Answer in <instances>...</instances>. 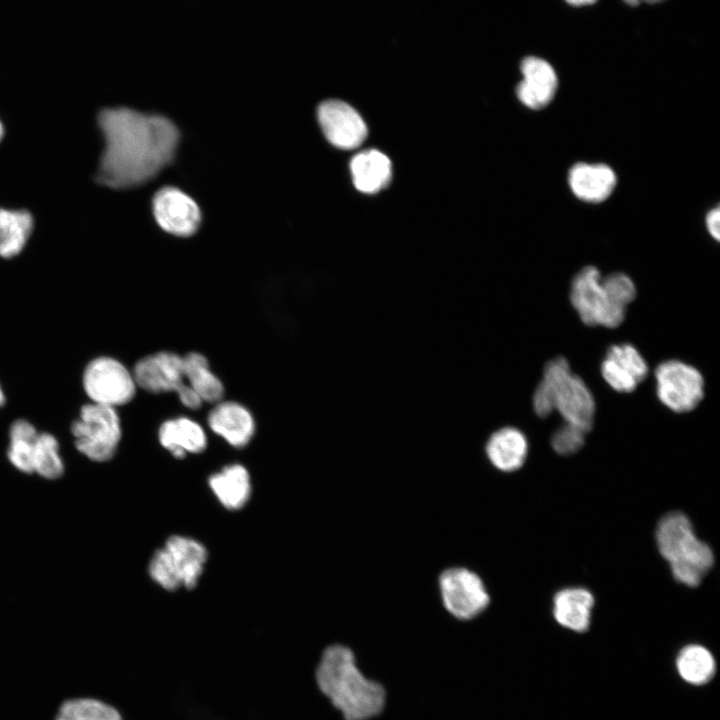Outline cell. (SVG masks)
Instances as JSON below:
<instances>
[{
    "label": "cell",
    "mask_w": 720,
    "mask_h": 720,
    "mask_svg": "<svg viewBox=\"0 0 720 720\" xmlns=\"http://www.w3.org/2000/svg\"><path fill=\"white\" fill-rule=\"evenodd\" d=\"M55 720H123L113 706L88 697L72 698L58 708Z\"/></svg>",
    "instance_id": "obj_27"
},
{
    "label": "cell",
    "mask_w": 720,
    "mask_h": 720,
    "mask_svg": "<svg viewBox=\"0 0 720 720\" xmlns=\"http://www.w3.org/2000/svg\"><path fill=\"white\" fill-rule=\"evenodd\" d=\"M184 378L194 392L207 403L216 404L224 396L222 381L214 374L208 359L199 352H189L183 356Z\"/></svg>",
    "instance_id": "obj_23"
},
{
    "label": "cell",
    "mask_w": 720,
    "mask_h": 720,
    "mask_svg": "<svg viewBox=\"0 0 720 720\" xmlns=\"http://www.w3.org/2000/svg\"><path fill=\"white\" fill-rule=\"evenodd\" d=\"M593 604L594 598L588 590L567 588L555 595L553 614L561 626L576 632H584L590 625Z\"/></svg>",
    "instance_id": "obj_22"
},
{
    "label": "cell",
    "mask_w": 720,
    "mask_h": 720,
    "mask_svg": "<svg viewBox=\"0 0 720 720\" xmlns=\"http://www.w3.org/2000/svg\"><path fill=\"white\" fill-rule=\"evenodd\" d=\"M656 541L660 554L681 584L698 586L713 565L711 548L696 537L690 520L681 512H671L659 521Z\"/></svg>",
    "instance_id": "obj_5"
},
{
    "label": "cell",
    "mask_w": 720,
    "mask_h": 720,
    "mask_svg": "<svg viewBox=\"0 0 720 720\" xmlns=\"http://www.w3.org/2000/svg\"><path fill=\"white\" fill-rule=\"evenodd\" d=\"M534 412L542 418L556 410L566 423L589 432L593 425L595 401L585 382L571 372L568 361L557 357L544 367L543 377L532 398Z\"/></svg>",
    "instance_id": "obj_4"
},
{
    "label": "cell",
    "mask_w": 720,
    "mask_h": 720,
    "mask_svg": "<svg viewBox=\"0 0 720 720\" xmlns=\"http://www.w3.org/2000/svg\"><path fill=\"white\" fill-rule=\"evenodd\" d=\"M317 117L326 139L339 149L357 148L367 136V126L360 114L343 101L322 102Z\"/></svg>",
    "instance_id": "obj_11"
},
{
    "label": "cell",
    "mask_w": 720,
    "mask_h": 720,
    "mask_svg": "<svg viewBox=\"0 0 720 720\" xmlns=\"http://www.w3.org/2000/svg\"><path fill=\"white\" fill-rule=\"evenodd\" d=\"M640 1H641V4H642V3H646V4H657V3H661V2H663V1H665V0H640Z\"/></svg>",
    "instance_id": "obj_34"
},
{
    "label": "cell",
    "mask_w": 720,
    "mask_h": 720,
    "mask_svg": "<svg viewBox=\"0 0 720 720\" xmlns=\"http://www.w3.org/2000/svg\"><path fill=\"white\" fill-rule=\"evenodd\" d=\"M58 440L50 433H38L33 453V473L48 480H56L64 473Z\"/></svg>",
    "instance_id": "obj_28"
},
{
    "label": "cell",
    "mask_w": 720,
    "mask_h": 720,
    "mask_svg": "<svg viewBox=\"0 0 720 720\" xmlns=\"http://www.w3.org/2000/svg\"><path fill=\"white\" fill-rule=\"evenodd\" d=\"M33 229V218L25 210L0 208V257L11 258L24 248Z\"/></svg>",
    "instance_id": "obj_24"
},
{
    "label": "cell",
    "mask_w": 720,
    "mask_h": 720,
    "mask_svg": "<svg viewBox=\"0 0 720 720\" xmlns=\"http://www.w3.org/2000/svg\"><path fill=\"white\" fill-rule=\"evenodd\" d=\"M705 224L710 235L715 239L720 238V208L716 206L706 214Z\"/></svg>",
    "instance_id": "obj_31"
},
{
    "label": "cell",
    "mask_w": 720,
    "mask_h": 720,
    "mask_svg": "<svg viewBox=\"0 0 720 720\" xmlns=\"http://www.w3.org/2000/svg\"><path fill=\"white\" fill-rule=\"evenodd\" d=\"M4 402H5V396H4L1 386H0V407L4 404Z\"/></svg>",
    "instance_id": "obj_35"
},
{
    "label": "cell",
    "mask_w": 720,
    "mask_h": 720,
    "mask_svg": "<svg viewBox=\"0 0 720 720\" xmlns=\"http://www.w3.org/2000/svg\"><path fill=\"white\" fill-rule=\"evenodd\" d=\"M83 387L92 403L114 408L129 403L137 390L132 371L108 356L88 363L83 373Z\"/></svg>",
    "instance_id": "obj_8"
},
{
    "label": "cell",
    "mask_w": 720,
    "mask_h": 720,
    "mask_svg": "<svg viewBox=\"0 0 720 720\" xmlns=\"http://www.w3.org/2000/svg\"><path fill=\"white\" fill-rule=\"evenodd\" d=\"M207 555L199 541L181 535L170 536L151 557L149 576L168 591L180 587L193 589L202 575Z\"/></svg>",
    "instance_id": "obj_6"
},
{
    "label": "cell",
    "mask_w": 720,
    "mask_h": 720,
    "mask_svg": "<svg viewBox=\"0 0 720 720\" xmlns=\"http://www.w3.org/2000/svg\"><path fill=\"white\" fill-rule=\"evenodd\" d=\"M522 80L516 87L519 101L532 110H539L553 100L558 77L553 66L543 58L527 56L520 64Z\"/></svg>",
    "instance_id": "obj_15"
},
{
    "label": "cell",
    "mask_w": 720,
    "mask_h": 720,
    "mask_svg": "<svg viewBox=\"0 0 720 720\" xmlns=\"http://www.w3.org/2000/svg\"><path fill=\"white\" fill-rule=\"evenodd\" d=\"M635 297L636 287L629 276L615 272L603 277L594 266L584 267L571 283V304L588 326L618 327Z\"/></svg>",
    "instance_id": "obj_3"
},
{
    "label": "cell",
    "mask_w": 720,
    "mask_h": 720,
    "mask_svg": "<svg viewBox=\"0 0 720 720\" xmlns=\"http://www.w3.org/2000/svg\"><path fill=\"white\" fill-rule=\"evenodd\" d=\"M445 610L459 620L479 616L489 605L490 597L481 577L465 567L444 570L438 579Z\"/></svg>",
    "instance_id": "obj_9"
},
{
    "label": "cell",
    "mask_w": 720,
    "mask_h": 720,
    "mask_svg": "<svg viewBox=\"0 0 720 720\" xmlns=\"http://www.w3.org/2000/svg\"><path fill=\"white\" fill-rule=\"evenodd\" d=\"M354 186L363 193H376L385 188L392 177L390 159L371 149L356 154L350 162Z\"/></svg>",
    "instance_id": "obj_20"
},
{
    "label": "cell",
    "mask_w": 720,
    "mask_h": 720,
    "mask_svg": "<svg viewBox=\"0 0 720 720\" xmlns=\"http://www.w3.org/2000/svg\"><path fill=\"white\" fill-rule=\"evenodd\" d=\"M316 681L346 720H368L383 709V687L363 676L353 652L344 645L335 644L324 650Z\"/></svg>",
    "instance_id": "obj_2"
},
{
    "label": "cell",
    "mask_w": 720,
    "mask_h": 720,
    "mask_svg": "<svg viewBox=\"0 0 720 720\" xmlns=\"http://www.w3.org/2000/svg\"><path fill=\"white\" fill-rule=\"evenodd\" d=\"M568 184L578 199L589 203H600L613 193L617 176L606 164L580 162L570 168Z\"/></svg>",
    "instance_id": "obj_18"
},
{
    "label": "cell",
    "mask_w": 720,
    "mask_h": 720,
    "mask_svg": "<svg viewBox=\"0 0 720 720\" xmlns=\"http://www.w3.org/2000/svg\"><path fill=\"white\" fill-rule=\"evenodd\" d=\"M137 387L152 393H177L185 384L183 356L159 351L138 360L132 370Z\"/></svg>",
    "instance_id": "obj_12"
},
{
    "label": "cell",
    "mask_w": 720,
    "mask_h": 720,
    "mask_svg": "<svg viewBox=\"0 0 720 720\" xmlns=\"http://www.w3.org/2000/svg\"><path fill=\"white\" fill-rule=\"evenodd\" d=\"M208 484L218 501L229 510L242 508L251 494V480L248 470L235 463L212 474Z\"/></svg>",
    "instance_id": "obj_21"
},
{
    "label": "cell",
    "mask_w": 720,
    "mask_h": 720,
    "mask_svg": "<svg viewBox=\"0 0 720 720\" xmlns=\"http://www.w3.org/2000/svg\"><path fill=\"white\" fill-rule=\"evenodd\" d=\"M98 125L105 143L96 174L100 184L114 189L144 184L174 159L180 135L166 117L105 108Z\"/></svg>",
    "instance_id": "obj_1"
},
{
    "label": "cell",
    "mask_w": 720,
    "mask_h": 720,
    "mask_svg": "<svg viewBox=\"0 0 720 720\" xmlns=\"http://www.w3.org/2000/svg\"><path fill=\"white\" fill-rule=\"evenodd\" d=\"M622 1L629 6H638L641 4L640 0H622Z\"/></svg>",
    "instance_id": "obj_33"
},
{
    "label": "cell",
    "mask_w": 720,
    "mask_h": 720,
    "mask_svg": "<svg viewBox=\"0 0 720 720\" xmlns=\"http://www.w3.org/2000/svg\"><path fill=\"white\" fill-rule=\"evenodd\" d=\"M38 432L24 419L14 421L9 431L8 459L20 472L33 473V453Z\"/></svg>",
    "instance_id": "obj_26"
},
{
    "label": "cell",
    "mask_w": 720,
    "mask_h": 720,
    "mask_svg": "<svg viewBox=\"0 0 720 720\" xmlns=\"http://www.w3.org/2000/svg\"><path fill=\"white\" fill-rule=\"evenodd\" d=\"M676 668L680 677L692 685H704L709 682L716 670L712 653L697 644L682 648L676 658Z\"/></svg>",
    "instance_id": "obj_25"
},
{
    "label": "cell",
    "mask_w": 720,
    "mask_h": 720,
    "mask_svg": "<svg viewBox=\"0 0 720 720\" xmlns=\"http://www.w3.org/2000/svg\"><path fill=\"white\" fill-rule=\"evenodd\" d=\"M209 428L234 448H244L253 438L256 423L252 413L236 401H219L208 414Z\"/></svg>",
    "instance_id": "obj_16"
},
{
    "label": "cell",
    "mask_w": 720,
    "mask_h": 720,
    "mask_svg": "<svg viewBox=\"0 0 720 720\" xmlns=\"http://www.w3.org/2000/svg\"><path fill=\"white\" fill-rule=\"evenodd\" d=\"M3 134H4V129H3L2 123L0 122V140H1L2 137H3Z\"/></svg>",
    "instance_id": "obj_36"
},
{
    "label": "cell",
    "mask_w": 720,
    "mask_h": 720,
    "mask_svg": "<svg viewBox=\"0 0 720 720\" xmlns=\"http://www.w3.org/2000/svg\"><path fill=\"white\" fill-rule=\"evenodd\" d=\"M153 213L164 231L180 237L194 234L201 221L196 202L175 187H164L154 195Z\"/></svg>",
    "instance_id": "obj_13"
},
{
    "label": "cell",
    "mask_w": 720,
    "mask_h": 720,
    "mask_svg": "<svg viewBox=\"0 0 720 720\" xmlns=\"http://www.w3.org/2000/svg\"><path fill=\"white\" fill-rule=\"evenodd\" d=\"M568 5L573 7H584L595 4L598 0H564Z\"/></svg>",
    "instance_id": "obj_32"
},
{
    "label": "cell",
    "mask_w": 720,
    "mask_h": 720,
    "mask_svg": "<svg viewBox=\"0 0 720 720\" xmlns=\"http://www.w3.org/2000/svg\"><path fill=\"white\" fill-rule=\"evenodd\" d=\"M659 400L676 413L695 409L704 396V379L693 366L679 360L664 361L655 369Z\"/></svg>",
    "instance_id": "obj_10"
},
{
    "label": "cell",
    "mask_w": 720,
    "mask_h": 720,
    "mask_svg": "<svg viewBox=\"0 0 720 720\" xmlns=\"http://www.w3.org/2000/svg\"><path fill=\"white\" fill-rule=\"evenodd\" d=\"M162 447L176 459L187 454H198L207 447V436L203 427L188 417H177L164 421L158 430Z\"/></svg>",
    "instance_id": "obj_19"
},
{
    "label": "cell",
    "mask_w": 720,
    "mask_h": 720,
    "mask_svg": "<svg viewBox=\"0 0 720 720\" xmlns=\"http://www.w3.org/2000/svg\"><path fill=\"white\" fill-rule=\"evenodd\" d=\"M586 433L588 432L584 429L565 422L553 434L551 439L552 447L558 454H573L584 445Z\"/></svg>",
    "instance_id": "obj_29"
},
{
    "label": "cell",
    "mask_w": 720,
    "mask_h": 720,
    "mask_svg": "<svg viewBox=\"0 0 720 720\" xmlns=\"http://www.w3.org/2000/svg\"><path fill=\"white\" fill-rule=\"evenodd\" d=\"M176 394L181 404L190 410H197L203 404L201 398L187 383Z\"/></svg>",
    "instance_id": "obj_30"
},
{
    "label": "cell",
    "mask_w": 720,
    "mask_h": 720,
    "mask_svg": "<svg viewBox=\"0 0 720 720\" xmlns=\"http://www.w3.org/2000/svg\"><path fill=\"white\" fill-rule=\"evenodd\" d=\"M601 374L617 392L630 393L647 377L648 365L631 344L612 345L601 363Z\"/></svg>",
    "instance_id": "obj_14"
},
{
    "label": "cell",
    "mask_w": 720,
    "mask_h": 720,
    "mask_svg": "<svg viewBox=\"0 0 720 720\" xmlns=\"http://www.w3.org/2000/svg\"><path fill=\"white\" fill-rule=\"evenodd\" d=\"M71 433L76 449L95 462L113 458L122 436L121 422L116 408L89 403L80 410L72 423Z\"/></svg>",
    "instance_id": "obj_7"
},
{
    "label": "cell",
    "mask_w": 720,
    "mask_h": 720,
    "mask_svg": "<svg viewBox=\"0 0 720 720\" xmlns=\"http://www.w3.org/2000/svg\"><path fill=\"white\" fill-rule=\"evenodd\" d=\"M483 453L495 469L514 472L526 461L528 441L519 428L511 425L499 426L486 437Z\"/></svg>",
    "instance_id": "obj_17"
}]
</instances>
